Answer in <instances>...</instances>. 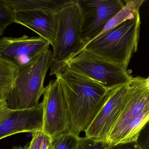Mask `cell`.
Instances as JSON below:
<instances>
[{"label":"cell","mask_w":149,"mask_h":149,"mask_svg":"<svg viewBox=\"0 0 149 149\" xmlns=\"http://www.w3.org/2000/svg\"><path fill=\"white\" fill-rule=\"evenodd\" d=\"M66 66L108 89L128 84L133 78L127 69L84 50L71 59Z\"/></svg>","instance_id":"8992f818"},{"label":"cell","mask_w":149,"mask_h":149,"mask_svg":"<svg viewBox=\"0 0 149 149\" xmlns=\"http://www.w3.org/2000/svg\"><path fill=\"white\" fill-rule=\"evenodd\" d=\"M129 83L109 90L101 107L85 130L86 137L106 142L126 103Z\"/></svg>","instance_id":"9c48e42d"},{"label":"cell","mask_w":149,"mask_h":149,"mask_svg":"<svg viewBox=\"0 0 149 149\" xmlns=\"http://www.w3.org/2000/svg\"><path fill=\"white\" fill-rule=\"evenodd\" d=\"M19 68L0 57V101H6L11 91Z\"/></svg>","instance_id":"5bb4252c"},{"label":"cell","mask_w":149,"mask_h":149,"mask_svg":"<svg viewBox=\"0 0 149 149\" xmlns=\"http://www.w3.org/2000/svg\"><path fill=\"white\" fill-rule=\"evenodd\" d=\"M11 112V110L7 107L6 101H0V126L8 117Z\"/></svg>","instance_id":"7402d4cb"},{"label":"cell","mask_w":149,"mask_h":149,"mask_svg":"<svg viewBox=\"0 0 149 149\" xmlns=\"http://www.w3.org/2000/svg\"><path fill=\"white\" fill-rule=\"evenodd\" d=\"M56 12L44 10L14 12V22L37 33L52 46L57 28Z\"/></svg>","instance_id":"7c38bea8"},{"label":"cell","mask_w":149,"mask_h":149,"mask_svg":"<svg viewBox=\"0 0 149 149\" xmlns=\"http://www.w3.org/2000/svg\"><path fill=\"white\" fill-rule=\"evenodd\" d=\"M27 149V148H24L21 146H15V147H12L11 149Z\"/></svg>","instance_id":"603a6c76"},{"label":"cell","mask_w":149,"mask_h":149,"mask_svg":"<svg viewBox=\"0 0 149 149\" xmlns=\"http://www.w3.org/2000/svg\"><path fill=\"white\" fill-rule=\"evenodd\" d=\"M49 43L41 37L24 35L19 37L0 38V57L20 68L49 49Z\"/></svg>","instance_id":"30bf717a"},{"label":"cell","mask_w":149,"mask_h":149,"mask_svg":"<svg viewBox=\"0 0 149 149\" xmlns=\"http://www.w3.org/2000/svg\"><path fill=\"white\" fill-rule=\"evenodd\" d=\"M57 28L53 48L50 75L65 67L85 47L80 35L79 11L75 0H70L56 12Z\"/></svg>","instance_id":"5b68a950"},{"label":"cell","mask_w":149,"mask_h":149,"mask_svg":"<svg viewBox=\"0 0 149 149\" xmlns=\"http://www.w3.org/2000/svg\"><path fill=\"white\" fill-rule=\"evenodd\" d=\"M53 55L48 49L28 64L19 68L6 101L11 110L34 107L44 92L45 80L52 63Z\"/></svg>","instance_id":"277c9868"},{"label":"cell","mask_w":149,"mask_h":149,"mask_svg":"<svg viewBox=\"0 0 149 149\" xmlns=\"http://www.w3.org/2000/svg\"><path fill=\"white\" fill-rule=\"evenodd\" d=\"M15 23L14 12L10 8L7 0H0V37L8 25Z\"/></svg>","instance_id":"e0dca14e"},{"label":"cell","mask_w":149,"mask_h":149,"mask_svg":"<svg viewBox=\"0 0 149 149\" xmlns=\"http://www.w3.org/2000/svg\"><path fill=\"white\" fill-rule=\"evenodd\" d=\"M140 12L111 30L93 39L82 50L127 69L137 51L140 38Z\"/></svg>","instance_id":"3957f363"},{"label":"cell","mask_w":149,"mask_h":149,"mask_svg":"<svg viewBox=\"0 0 149 149\" xmlns=\"http://www.w3.org/2000/svg\"><path fill=\"white\" fill-rule=\"evenodd\" d=\"M43 132L52 138L70 132L69 106L59 79L50 81L44 92Z\"/></svg>","instance_id":"ba28073f"},{"label":"cell","mask_w":149,"mask_h":149,"mask_svg":"<svg viewBox=\"0 0 149 149\" xmlns=\"http://www.w3.org/2000/svg\"><path fill=\"white\" fill-rule=\"evenodd\" d=\"M109 149H142L138 145L136 141L121 143L109 146Z\"/></svg>","instance_id":"44dd1931"},{"label":"cell","mask_w":149,"mask_h":149,"mask_svg":"<svg viewBox=\"0 0 149 149\" xmlns=\"http://www.w3.org/2000/svg\"><path fill=\"white\" fill-rule=\"evenodd\" d=\"M43 116L42 101L31 108L11 110L0 126V140L19 133L43 131Z\"/></svg>","instance_id":"8fae6325"},{"label":"cell","mask_w":149,"mask_h":149,"mask_svg":"<svg viewBox=\"0 0 149 149\" xmlns=\"http://www.w3.org/2000/svg\"><path fill=\"white\" fill-rule=\"evenodd\" d=\"M136 141L142 149H149V120L140 131Z\"/></svg>","instance_id":"ffe728a7"},{"label":"cell","mask_w":149,"mask_h":149,"mask_svg":"<svg viewBox=\"0 0 149 149\" xmlns=\"http://www.w3.org/2000/svg\"><path fill=\"white\" fill-rule=\"evenodd\" d=\"M129 85L126 103L106 141L109 146L136 141L149 120V87L146 78L133 77Z\"/></svg>","instance_id":"7a4b0ae2"},{"label":"cell","mask_w":149,"mask_h":149,"mask_svg":"<svg viewBox=\"0 0 149 149\" xmlns=\"http://www.w3.org/2000/svg\"><path fill=\"white\" fill-rule=\"evenodd\" d=\"M80 136L70 132L52 138L51 149H78Z\"/></svg>","instance_id":"2e32d148"},{"label":"cell","mask_w":149,"mask_h":149,"mask_svg":"<svg viewBox=\"0 0 149 149\" xmlns=\"http://www.w3.org/2000/svg\"><path fill=\"white\" fill-rule=\"evenodd\" d=\"M69 106L70 132L79 136L85 132L104 103L108 89L65 66L55 73Z\"/></svg>","instance_id":"6da1fadb"},{"label":"cell","mask_w":149,"mask_h":149,"mask_svg":"<svg viewBox=\"0 0 149 149\" xmlns=\"http://www.w3.org/2000/svg\"><path fill=\"white\" fill-rule=\"evenodd\" d=\"M52 138L43 131L33 134L32 140L27 149H51Z\"/></svg>","instance_id":"ac0fdd59"},{"label":"cell","mask_w":149,"mask_h":149,"mask_svg":"<svg viewBox=\"0 0 149 149\" xmlns=\"http://www.w3.org/2000/svg\"><path fill=\"white\" fill-rule=\"evenodd\" d=\"M125 1V5L124 7L108 21L104 29L96 38L111 30L125 21L134 18L136 14L140 12V7L144 1L126 0Z\"/></svg>","instance_id":"9a60e30c"},{"label":"cell","mask_w":149,"mask_h":149,"mask_svg":"<svg viewBox=\"0 0 149 149\" xmlns=\"http://www.w3.org/2000/svg\"><path fill=\"white\" fill-rule=\"evenodd\" d=\"M146 82L148 86L149 87V77H148L147 78H146Z\"/></svg>","instance_id":"cb8c5ba5"},{"label":"cell","mask_w":149,"mask_h":149,"mask_svg":"<svg viewBox=\"0 0 149 149\" xmlns=\"http://www.w3.org/2000/svg\"><path fill=\"white\" fill-rule=\"evenodd\" d=\"M70 0H7L10 8L17 11H52L57 12Z\"/></svg>","instance_id":"4fadbf2b"},{"label":"cell","mask_w":149,"mask_h":149,"mask_svg":"<svg viewBox=\"0 0 149 149\" xmlns=\"http://www.w3.org/2000/svg\"><path fill=\"white\" fill-rule=\"evenodd\" d=\"M109 147L106 142L95 141L85 136L80 137L78 149H109Z\"/></svg>","instance_id":"d6986e66"},{"label":"cell","mask_w":149,"mask_h":149,"mask_svg":"<svg viewBox=\"0 0 149 149\" xmlns=\"http://www.w3.org/2000/svg\"><path fill=\"white\" fill-rule=\"evenodd\" d=\"M80 17L81 37L85 45L94 39L108 21L125 5L120 0H75Z\"/></svg>","instance_id":"52a82bcc"}]
</instances>
